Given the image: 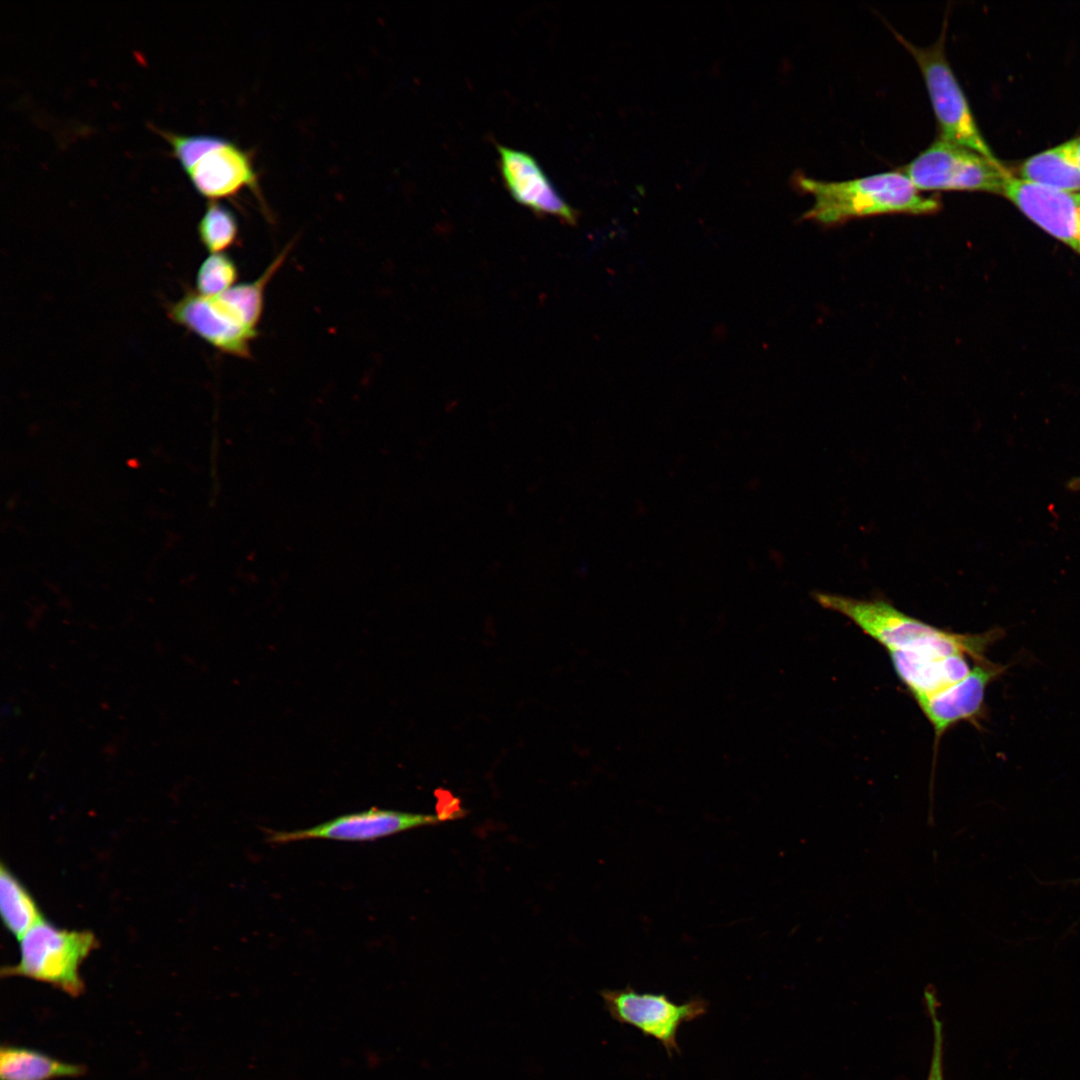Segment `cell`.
Returning a JSON list of instances; mask_svg holds the SVG:
<instances>
[{"instance_id":"6da1fadb","label":"cell","mask_w":1080,"mask_h":1080,"mask_svg":"<svg viewBox=\"0 0 1080 1080\" xmlns=\"http://www.w3.org/2000/svg\"><path fill=\"white\" fill-rule=\"evenodd\" d=\"M291 251L288 244L254 280L238 283L215 296L187 291L169 305L170 320L194 333L218 351L249 359L259 334L268 284Z\"/></svg>"},{"instance_id":"7a4b0ae2","label":"cell","mask_w":1080,"mask_h":1080,"mask_svg":"<svg viewBox=\"0 0 1080 1080\" xmlns=\"http://www.w3.org/2000/svg\"><path fill=\"white\" fill-rule=\"evenodd\" d=\"M815 599L825 609L849 618L888 651L929 650L963 654L976 662L985 659L988 647L1004 634L1000 628L979 634L948 632L913 618L883 600H862L828 593H816Z\"/></svg>"},{"instance_id":"3957f363","label":"cell","mask_w":1080,"mask_h":1080,"mask_svg":"<svg viewBox=\"0 0 1080 1080\" xmlns=\"http://www.w3.org/2000/svg\"><path fill=\"white\" fill-rule=\"evenodd\" d=\"M793 183L799 191L814 197V205L804 218L825 225L880 214H930L940 208V202L922 195L903 171L845 181H823L799 174Z\"/></svg>"},{"instance_id":"277c9868","label":"cell","mask_w":1080,"mask_h":1080,"mask_svg":"<svg viewBox=\"0 0 1080 1080\" xmlns=\"http://www.w3.org/2000/svg\"><path fill=\"white\" fill-rule=\"evenodd\" d=\"M19 940V961L3 968L2 976L44 982L71 996L84 991L80 967L98 946L93 933L61 929L42 919Z\"/></svg>"},{"instance_id":"5b68a950","label":"cell","mask_w":1080,"mask_h":1080,"mask_svg":"<svg viewBox=\"0 0 1080 1080\" xmlns=\"http://www.w3.org/2000/svg\"><path fill=\"white\" fill-rule=\"evenodd\" d=\"M917 62L936 116L940 138L996 159L973 117L966 96L945 55V30L928 47H919L896 33Z\"/></svg>"},{"instance_id":"8992f818","label":"cell","mask_w":1080,"mask_h":1080,"mask_svg":"<svg viewBox=\"0 0 1080 1080\" xmlns=\"http://www.w3.org/2000/svg\"><path fill=\"white\" fill-rule=\"evenodd\" d=\"M903 172L919 191L1003 194L1011 176L997 159L940 137L910 161Z\"/></svg>"},{"instance_id":"52a82bcc","label":"cell","mask_w":1080,"mask_h":1080,"mask_svg":"<svg viewBox=\"0 0 1080 1080\" xmlns=\"http://www.w3.org/2000/svg\"><path fill=\"white\" fill-rule=\"evenodd\" d=\"M600 995L612 1019L654 1038L665 1048L669 1057L681 1053L677 1042L680 1027L704 1016L709 1006L700 997L676 1004L665 994L638 993L631 986L604 989Z\"/></svg>"},{"instance_id":"ba28073f","label":"cell","mask_w":1080,"mask_h":1080,"mask_svg":"<svg viewBox=\"0 0 1080 1080\" xmlns=\"http://www.w3.org/2000/svg\"><path fill=\"white\" fill-rule=\"evenodd\" d=\"M457 816L451 813L423 814L371 808L345 814L311 828L296 831H270L272 843H288L306 839L338 841H374L410 829L436 825Z\"/></svg>"},{"instance_id":"9c48e42d","label":"cell","mask_w":1080,"mask_h":1080,"mask_svg":"<svg viewBox=\"0 0 1080 1080\" xmlns=\"http://www.w3.org/2000/svg\"><path fill=\"white\" fill-rule=\"evenodd\" d=\"M1003 194L1031 221L1080 255V191L1055 189L1010 176Z\"/></svg>"},{"instance_id":"30bf717a","label":"cell","mask_w":1080,"mask_h":1080,"mask_svg":"<svg viewBox=\"0 0 1080 1080\" xmlns=\"http://www.w3.org/2000/svg\"><path fill=\"white\" fill-rule=\"evenodd\" d=\"M184 172L208 201L229 199L244 189L260 196L250 153L223 137Z\"/></svg>"},{"instance_id":"8fae6325","label":"cell","mask_w":1080,"mask_h":1080,"mask_svg":"<svg viewBox=\"0 0 1080 1080\" xmlns=\"http://www.w3.org/2000/svg\"><path fill=\"white\" fill-rule=\"evenodd\" d=\"M1007 668V665L991 662L987 658L977 661L963 680L918 702L933 726L937 740L956 723H977L984 716L986 689Z\"/></svg>"},{"instance_id":"7c38bea8","label":"cell","mask_w":1080,"mask_h":1080,"mask_svg":"<svg viewBox=\"0 0 1080 1080\" xmlns=\"http://www.w3.org/2000/svg\"><path fill=\"white\" fill-rule=\"evenodd\" d=\"M499 167L514 200L538 214L552 215L564 222H576L575 210L567 204L530 154L505 146L498 147Z\"/></svg>"},{"instance_id":"4fadbf2b","label":"cell","mask_w":1080,"mask_h":1080,"mask_svg":"<svg viewBox=\"0 0 1080 1080\" xmlns=\"http://www.w3.org/2000/svg\"><path fill=\"white\" fill-rule=\"evenodd\" d=\"M888 652L896 675L917 703L963 680L972 669L963 654L929 650Z\"/></svg>"},{"instance_id":"5bb4252c","label":"cell","mask_w":1080,"mask_h":1080,"mask_svg":"<svg viewBox=\"0 0 1080 1080\" xmlns=\"http://www.w3.org/2000/svg\"><path fill=\"white\" fill-rule=\"evenodd\" d=\"M1020 178L1039 185L1080 191V165L1071 140L1028 158L1020 167Z\"/></svg>"},{"instance_id":"9a60e30c","label":"cell","mask_w":1080,"mask_h":1080,"mask_svg":"<svg viewBox=\"0 0 1080 1080\" xmlns=\"http://www.w3.org/2000/svg\"><path fill=\"white\" fill-rule=\"evenodd\" d=\"M82 1065L66 1063L23 1047L3 1046L0 1051L1 1080H53L79 1077Z\"/></svg>"},{"instance_id":"2e32d148","label":"cell","mask_w":1080,"mask_h":1080,"mask_svg":"<svg viewBox=\"0 0 1080 1080\" xmlns=\"http://www.w3.org/2000/svg\"><path fill=\"white\" fill-rule=\"evenodd\" d=\"M0 909L5 927L18 939L43 919L32 895L4 864L0 869Z\"/></svg>"},{"instance_id":"e0dca14e","label":"cell","mask_w":1080,"mask_h":1080,"mask_svg":"<svg viewBox=\"0 0 1080 1080\" xmlns=\"http://www.w3.org/2000/svg\"><path fill=\"white\" fill-rule=\"evenodd\" d=\"M200 242L210 254L225 253L239 237V224L234 213L219 201H208L198 223Z\"/></svg>"},{"instance_id":"ac0fdd59","label":"cell","mask_w":1080,"mask_h":1080,"mask_svg":"<svg viewBox=\"0 0 1080 1080\" xmlns=\"http://www.w3.org/2000/svg\"><path fill=\"white\" fill-rule=\"evenodd\" d=\"M238 277V267L230 256L210 254L197 271L195 291L204 296L219 295L237 285Z\"/></svg>"},{"instance_id":"d6986e66","label":"cell","mask_w":1080,"mask_h":1080,"mask_svg":"<svg viewBox=\"0 0 1080 1080\" xmlns=\"http://www.w3.org/2000/svg\"><path fill=\"white\" fill-rule=\"evenodd\" d=\"M924 1001L933 1029L932 1054L927 1080H945L943 1068V1024L939 1017V1002L933 986L928 985L926 987L924 991Z\"/></svg>"},{"instance_id":"ffe728a7","label":"cell","mask_w":1080,"mask_h":1080,"mask_svg":"<svg viewBox=\"0 0 1080 1080\" xmlns=\"http://www.w3.org/2000/svg\"><path fill=\"white\" fill-rule=\"evenodd\" d=\"M1075 158L1080 165V137L1071 140Z\"/></svg>"},{"instance_id":"44dd1931","label":"cell","mask_w":1080,"mask_h":1080,"mask_svg":"<svg viewBox=\"0 0 1080 1080\" xmlns=\"http://www.w3.org/2000/svg\"><path fill=\"white\" fill-rule=\"evenodd\" d=\"M1067 488L1069 490H1072V491H1079L1080 490V476L1072 478L1071 480H1069V482L1067 483Z\"/></svg>"}]
</instances>
